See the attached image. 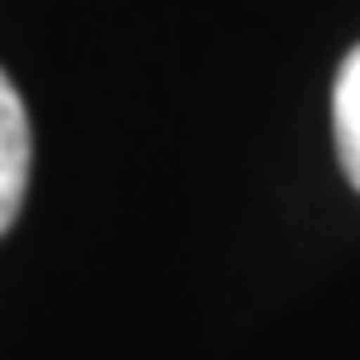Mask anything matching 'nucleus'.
<instances>
[{
    "instance_id": "obj_1",
    "label": "nucleus",
    "mask_w": 360,
    "mask_h": 360,
    "mask_svg": "<svg viewBox=\"0 0 360 360\" xmlns=\"http://www.w3.org/2000/svg\"><path fill=\"white\" fill-rule=\"evenodd\" d=\"M25 186H30V120H25L15 85L0 70V236L20 215Z\"/></svg>"
},
{
    "instance_id": "obj_2",
    "label": "nucleus",
    "mask_w": 360,
    "mask_h": 360,
    "mask_svg": "<svg viewBox=\"0 0 360 360\" xmlns=\"http://www.w3.org/2000/svg\"><path fill=\"white\" fill-rule=\"evenodd\" d=\"M335 150H340V170L360 191V45L345 56L335 75Z\"/></svg>"
}]
</instances>
